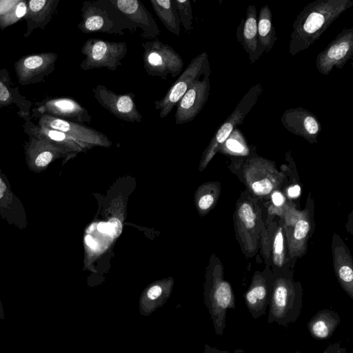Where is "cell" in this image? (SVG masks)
Wrapping results in <instances>:
<instances>
[{"mask_svg":"<svg viewBox=\"0 0 353 353\" xmlns=\"http://www.w3.org/2000/svg\"><path fill=\"white\" fill-rule=\"evenodd\" d=\"M352 0H316L296 15L289 41V53L294 56L307 49L345 11Z\"/></svg>","mask_w":353,"mask_h":353,"instance_id":"cell-1","label":"cell"},{"mask_svg":"<svg viewBox=\"0 0 353 353\" xmlns=\"http://www.w3.org/2000/svg\"><path fill=\"white\" fill-rule=\"evenodd\" d=\"M83 33H105L122 36L125 30L134 32L137 28L120 12L111 0L83 3L81 21L78 25Z\"/></svg>","mask_w":353,"mask_h":353,"instance_id":"cell-2","label":"cell"},{"mask_svg":"<svg viewBox=\"0 0 353 353\" xmlns=\"http://www.w3.org/2000/svg\"><path fill=\"white\" fill-rule=\"evenodd\" d=\"M268 322L288 327L299 317L302 309V292L294 284L279 280L272 288Z\"/></svg>","mask_w":353,"mask_h":353,"instance_id":"cell-3","label":"cell"},{"mask_svg":"<svg viewBox=\"0 0 353 353\" xmlns=\"http://www.w3.org/2000/svg\"><path fill=\"white\" fill-rule=\"evenodd\" d=\"M142 46L143 67L148 74L163 79L169 75L175 78L181 74L183 61L170 45L154 39L143 43Z\"/></svg>","mask_w":353,"mask_h":353,"instance_id":"cell-4","label":"cell"},{"mask_svg":"<svg viewBox=\"0 0 353 353\" xmlns=\"http://www.w3.org/2000/svg\"><path fill=\"white\" fill-rule=\"evenodd\" d=\"M210 71L208 54L206 52H203L194 57L165 96L154 101L155 109L159 110L160 118L168 117L191 85Z\"/></svg>","mask_w":353,"mask_h":353,"instance_id":"cell-5","label":"cell"},{"mask_svg":"<svg viewBox=\"0 0 353 353\" xmlns=\"http://www.w3.org/2000/svg\"><path fill=\"white\" fill-rule=\"evenodd\" d=\"M127 51L125 42L88 39L81 50L85 59L81 63L80 68L83 70L105 68L115 71L122 65L121 61L125 57Z\"/></svg>","mask_w":353,"mask_h":353,"instance_id":"cell-6","label":"cell"},{"mask_svg":"<svg viewBox=\"0 0 353 353\" xmlns=\"http://www.w3.org/2000/svg\"><path fill=\"white\" fill-rule=\"evenodd\" d=\"M353 57V27L343 29L316 59L320 74L327 75L334 68L342 69Z\"/></svg>","mask_w":353,"mask_h":353,"instance_id":"cell-7","label":"cell"},{"mask_svg":"<svg viewBox=\"0 0 353 353\" xmlns=\"http://www.w3.org/2000/svg\"><path fill=\"white\" fill-rule=\"evenodd\" d=\"M92 92L97 102L117 118L132 123L142 121L133 92L117 94L101 84L92 88Z\"/></svg>","mask_w":353,"mask_h":353,"instance_id":"cell-8","label":"cell"},{"mask_svg":"<svg viewBox=\"0 0 353 353\" xmlns=\"http://www.w3.org/2000/svg\"><path fill=\"white\" fill-rule=\"evenodd\" d=\"M262 92L261 83H257L250 88L230 115L216 131L208 149V156L215 153L237 125L243 122L245 117L256 104Z\"/></svg>","mask_w":353,"mask_h":353,"instance_id":"cell-9","label":"cell"},{"mask_svg":"<svg viewBox=\"0 0 353 353\" xmlns=\"http://www.w3.org/2000/svg\"><path fill=\"white\" fill-rule=\"evenodd\" d=\"M205 73L196 81L176 103L175 123L183 124L193 121L207 102L210 90V74Z\"/></svg>","mask_w":353,"mask_h":353,"instance_id":"cell-10","label":"cell"},{"mask_svg":"<svg viewBox=\"0 0 353 353\" xmlns=\"http://www.w3.org/2000/svg\"><path fill=\"white\" fill-rule=\"evenodd\" d=\"M39 125L61 131L80 144H107L108 139L101 132L85 125L61 119L48 114L42 115Z\"/></svg>","mask_w":353,"mask_h":353,"instance_id":"cell-11","label":"cell"},{"mask_svg":"<svg viewBox=\"0 0 353 353\" xmlns=\"http://www.w3.org/2000/svg\"><path fill=\"white\" fill-rule=\"evenodd\" d=\"M283 127L291 133L305 138L310 143L316 142L322 127L317 117L301 107L286 110L281 117Z\"/></svg>","mask_w":353,"mask_h":353,"instance_id":"cell-12","label":"cell"},{"mask_svg":"<svg viewBox=\"0 0 353 353\" xmlns=\"http://www.w3.org/2000/svg\"><path fill=\"white\" fill-rule=\"evenodd\" d=\"M116 8L136 27L142 30L141 37L144 39H157L160 34L159 28L154 19L139 0H111Z\"/></svg>","mask_w":353,"mask_h":353,"instance_id":"cell-13","label":"cell"},{"mask_svg":"<svg viewBox=\"0 0 353 353\" xmlns=\"http://www.w3.org/2000/svg\"><path fill=\"white\" fill-rule=\"evenodd\" d=\"M0 216L20 230L28 225L27 215L22 202L13 192L11 185L0 168Z\"/></svg>","mask_w":353,"mask_h":353,"instance_id":"cell-14","label":"cell"},{"mask_svg":"<svg viewBox=\"0 0 353 353\" xmlns=\"http://www.w3.org/2000/svg\"><path fill=\"white\" fill-rule=\"evenodd\" d=\"M237 40L247 52L250 63L258 61L264 52L259 40L257 14L254 5H249L236 31Z\"/></svg>","mask_w":353,"mask_h":353,"instance_id":"cell-15","label":"cell"},{"mask_svg":"<svg viewBox=\"0 0 353 353\" xmlns=\"http://www.w3.org/2000/svg\"><path fill=\"white\" fill-rule=\"evenodd\" d=\"M65 152L49 142L30 137L25 146L26 164L32 172L39 173Z\"/></svg>","mask_w":353,"mask_h":353,"instance_id":"cell-16","label":"cell"},{"mask_svg":"<svg viewBox=\"0 0 353 353\" xmlns=\"http://www.w3.org/2000/svg\"><path fill=\"white\" fill-rule=\"evenodd\" d=\"M57 58L54 53H43L25 57L16 63V72L21 84L33 82V79L50 72Z\"/></svg>","mask_w":353,"mask_h":353,"instance_id":"cell-17","label":"cell"},{"mask_svg":"<svg viewBox=\"0 0 353 353\" xmlns=\"http://www.w3.org/2000/svg\"><path fill=\"white\" fill-rule=\"evenodd\" d=\"M43 108L48 114L61 119L72 120L83 125L92 122V116L88 110L73 99H53L48 101Z\"/></svg>","mask_w":353,"mask_h":353,"instance_id":"cell-18","label":"cell"},{"mask_svg":"<svg viewBox=\"0 0 353 353\" xmlns=\"http://www.w3.org/2000/svg\"><path fill=\"white\" fill-rule=\"evenodd\" d=\"M272 288L265 281L256 279L244 295L245 305L254 319L263 316L271 299Z\"/></svg>","mask_w":353,"mask_h":353,"instance_id":"cell-19","label":"cell"},{"mask_svg":"<svg viewBox=\"0 0 353 353\" xmlns=\"http://www.w3.org/2000/svg\"><path fill=\"white\" fill-rule=\"evenodd\" d=\"M340 322L341 318L337 312L323 309L310 319L307 327L313 339L325 340L332 336Z\"/></svg>","mask_w":353,"mask_h":353,"instance_id":"cell-20","label":"cell"},{"mask_svg":"<svg viewBox=\"0 0 353 353\" xmlns=\"http://www.w3.org/2000/svg\"><path fill=\"white\" fill-rule=\"evenodd\" d=\"M150 3L166 29L173 34L179 36L181 23L174 0H150Z\"/></svg>","mask_w":353,"mask_h":353,"instance_id":"cell-21","label":"cell"},{"mask_svg":"<svg viewBox=\"0 0 353 353\" xmlns=\"http://www.w3.org/2000/svg\"><path fill=\"white\" fill-rule=\"evenodd\" d=\"M28 132L30 137L49 142L65 151L79 148V143L59 130L33 125Z\"/></svg>","mask_w":353,"mask_h":353,"instance_id":"cell-22","label":"cell"},{"mask_svg":"<svg viewBox=\"0 0 353 353\" xmlns=\"http://www.w3.org/2000/svg\"><path fill=\"white\" fill-rule=\"evenodd\" d=\"M257 31L263 52L270 51L277 40V37L272 24V11L268 5L263 6L260 10L257 17Z\"/></svg>","mask_w":353,"mask_h":353,"instance_id":"cell-23","label":"cell"},{"mask_svg":"<svg viewBox=\"0 0 353 353\" xmlns=\"http://www.w3.org/2000/svg\"><path fill=\"white\" fill-rule=\"evenodd\" d=\"M169 290L160 284H154L148 288L139 300V313L148 316L162 307L169 296Z\"/></svg>","mask_w":353,"mask_h":353,"instance_id":"cell-24","label":"cell"},{"mask_svg":"<svg viewBox=\"0 0 353 353\" xmlns=\"http://www.w3.org/2000/svg\"><path fill=\"white\" fill-rule=\"evenodd\" d=\"M181 24L188 32L192 29V9L190 0H174Z\"/></svg>","mask_w":353,"mask_h":353,"instance_id":"cell-25","label":"cell"},{"mask_svg":"<svg viewBox=\"0 0 353 353\" xmlns=\"http://www.w3.org/2000/svg\"><path fill=\"white\" fill-rule=\"evenodd\" d=\"M225 148L234 153L241 154L246 151L243 136L241 131L235 128L222 144Z\"/></svg>","mask_w":353,"mask_h":353,"instance_id":"cell-26","label":"cell"},{"mask_svg":"<svg viewBox=\"0 0 353 353\" xmlns=\"http://www.w3.org/2000/svg\"><path fill=\"white\" fill-rule=\"evenodd\" d=\"M238 214L240 219L247 228L250 229L254 226L255 214L249 204L243 203L239 209Z\"/></svg>","mask_w":353,"mask_h":353,"instance_id":"cell-27","label":"cell"},{"mask_svg":"<svg viewBox=\"0 0 353 353\" xmlns=\"http://www.w3.org/2000/svg\"><path fill=\"white\" fill-rule=\"evenodd\" d=\"M252 188L255 194L265 195L269 194L272 190V184L268 179L255 181L252 185Z\"/></svg>","mask_w":353,"mask_h":353,"instance_id":"cell-28","label":"cell"},{"mask_svg":"<svg viewBox=\"0 0 353 353\" xmlns=\"http://www.w3.org/2000/svg\"><path fill=\"white\" fill-rule=\"evenodd\" d=\"M309 231V223L305 220H299L295 225L294 236L296 240L303 239Z\"/></svg>","mask_w":353,"mask_h":353,"instance_id":"cell-29","label":"cell"},{"mask_svg":"<svg viewBox=\"0 0 353 353\" xmlns=\"http://www.w3.org/2000/svg\"><path fill=\"white\" fill-rule=\"evenodd\" d=\"M109 232L108 234L112 238H116L121 234L122 230V225L119 219L112 218L108 222Z\"/></svg>","mask_w":353,"mask_h":353,"instance_id":"cell-30","label":"cell"},{"mask_svg":"<svg viewBox=\"0 0 353 353\" xmlns=\"http://www.w3.org/2000/svg\"><path fill=\"white\" fill-rule=\"evenodd\" d=\"M323 353H353L352 352H347V349L342 347L339 342H335L329 345L323 350Z\"/></svg>","mask_w":353,"mask_h":353,"instance_id":"cell-31","label":"cell"},{"mask_svg":"<svg viewBox=\"0 0 353 353\" xmlns=\"http://www.w3.org/2000/svg\"><path fill=\"white\" fill-rule=\"evenodd\" d=\"M274 253L277 256L282 254L283 250V237L281 232H279L274 239Z\"/></svg>","mask_w":353,"mask_h":353,"instance_id":"cell-32","label":"cell"},{"mask_svg":"<svg viewBox=\"0 0 353 353\" xmlns=\"http://www.w3.org/2000/svg\"><path fill=\"white\" fill-rule=\"evenodd\" d=\"M214 202V198L210 194H206L205 196H203L199 201V206L200 208L203 210H205L209 208L212 204Z\"/></svg>","mask_w":353,"mask_h":353,"instance_id":"cell-33","label":"cell"},{"mask_svg":"<svg viewBox=\"0 0 353 353\" xmlns=\"http://www.w3.org/2000/svg\"><path fill=\"white\" fill-rule=\"evenodd\" d=\"M27 7L23 1H19L15 8V17L17 19L22 18L26 14Z\"/></svg>","mask_w":353,"mask_h":353,"instance_id":"cell-34","label":"cell"},{"mask_svg":"<svg viewBox=\"0 0 353 353\" xmlns=\"http://www.w3.org/2000/svg\"><path fill=\"white\" fill-rule=\"evenodd\" d=\"M10 99V95L7 88L0 82V102L6 103Z\"/></svg>","mask_w":353,"mask_h":353,"instance_id":"cell-35","label":"cell"},{"mask_svg":"<svg viewBox=\"0 0 353 353\" xmlns=\"http://www.w3.org/2000/svg\"><path fill=\"white\" fill-rule=\"evenodd\" d=\"M272 199L275 205H281L283 203V197L282 194L279 192H275L272 196Z\"/></svg>","mask_w":353,"mask_h":353,"instance_id":"cell-36","label":"cell"},{"mask_svg":"<svg viewBox=\"0 0 353 353\" xmlns=\"http://www.w3.org/2000/svg\"><path fill=\"white\" fill-rule=\"evenodd\" d=\"M203 353H230L227 350H221L214 347H211L207 344L205 345Z\"/></svg>","mask_w":353,"mask_h":353,"instance_id":"cell-37","label":"cell"},{"mask_svg":"<svg viewBox=\"0 0 353 353\" xmlns=\"http://www.w3.org/2000/svg\"><path fill=\"white\" fill-rule=\"evenodd\" d=\"M301 188L299 185H296L288 190V195L291 197H296L299 195Z\"/></svg>","mask_w":353,"mask_h":353,"instance_id":"cell-38","label":"cell"},{"mask_svg":"<svg viewBox=\"0 0 353 353\" xmlns=\"http://www.w3.org/2000/svg\"><path fill=\"white\" fill-rule=\"evenodd\" d=\"M97 230L101 233L108 234L109 225L108 223L101 222L97 225Z\"/></svg>","mask_w":353,"mask_h":353,"instance_id":"cell-39","label":"cell"},{"mask_svg":"<svg viewBox=\"0 0 353 353\" xmlns=\"http://www.w3.org/2000/svg\"><path fill=\"white\" fill-rule=\"evenodd\" d=\"M85 241L86 244L89 247H90L93 249H95L97 247V242L94 240V239L90 235L88 234L85 238Z\"/></svg>","mask_w":353,"mask_h":353,"instance_id":"cell-40","label":"cell"},{"mask_svg":"<svg viewBox=\"0 0 353 353\" xmlns=\"http://www.w3.org/2000/svg\"><path fill=\"white\" fill-rule=\"evenodd\" d=\"M5 319L4 310L2 305V302L0 299V319L3 320Z\"/></svg>","mask_w":353,"mask_h":353,"instance_id":"cell-41","label":"cell"},{"mask_svg":"<svg viewBox=\"0 0 353 353\" xmlns=\"http://www.w3.org/2000/svg\"><path fill=\"white\" fill-rule=\"evenodd\" d=\"M294 353H301V352H299V351H296V352H295Z\"/></svg>","mask_w":353,"mask_h":353,"instance_id":"cell-42","label":"cell"}]
</instances>
